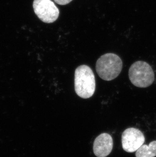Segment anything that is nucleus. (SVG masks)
Returning <instances> with one entry per match:
<instances>
[{
	"label": "nucleus",
	"mask_w": 156,
	"mask_h": 157,
	"mask_svg": "<svg viewBox=\"0 0 156 157\" xmlns=\"http://www.w3.org/2000/svg\"><path fill=\"white\" fill-rule=\"evenodd\" d=\"M123 68L121 58L115 53H108L99 58L96 64V70L103 80L110 81L118 77Z\"/></svg>",
	"instance_id": "f03ea898"
},
{
	"label": "nucleus",
	"mask_w": 156,
	"mask_h": 157,
	"mask_svg": "<svg viewBox=\"0 0 156 157\" xmlns=\"http://www.w3.org/2000/svg\"><path fill=\"white\" fill-rule=\"evenodd\" d=\"M113 148V140L109 134H101L94 140L93 153L96 157H107L112 152Z\"/></svg>",
	"instance_id": "423d86ee"
},
{
	"label": "nucleus",
	"mask_w": 156,
	"mask_h": 157,
	"mask_svg": "<svg viewBox=\"0 0 156 157\" xmlns=\"http://www.w3.org/2000/svg\"><path fill=\"white\" fill-rule=\"evenodd\" d=\"M129 78L135 86L145 88L153 84L155 80V73L147 63L136 61L130 67Z\"/></svg>",
	"instance_id": "7ed1b4c3"
},
{
	"label": "nucleus",
	"mask_w": 156,
	"mask_h": 157,
	"mask_svg": "<svg viewBox=\"0 0 156 157\" xmlns=\"http://www.w3.org/2000/svg\"><path fill=\"white\" fill-rule=\"evenodd\" d=\"M144 141V135L139 129L130 128L123 132L122 145L123 149L126 152H135L143 144Z\"/></svg>",
	"instance_id": "39448f33"
},
{
	"label": "nucleus",
	"mask_w": 156,
	"mask_h": 157,
	"mask_svg": "<svg viewBox=\"0 0 156 157\" xmlns=\"http://www.w3.org/2000/svg\"><path fill=\"white\" fill-rule=\"evenodd\" d=\"M75 90L83 99L91 97L95 91V76L90 67L82 65L77 67L75 72Z\"/></svg>",
	"instance_id": "f257e3e1"
},
{
	"label": "nucleus",
	"mask_w": 156,
	"mask_h": 157,
	"mask_svg": "<svg viewBox=\"0 0 156 157\" xmlns=\"http://www.w3.org/2000/svg\"><path fill=\"white\" fill-rule=\"evenodd\" d=\"M55 3L61 5H65L68 4L72 1V0H54Z\"/></svg>",
	"instance_id": "6e6552de"
},
{
	"label": "nucleus",
	"mask_w": 156,
	"mask_h": 157,
	"mask_svg": "<svg viewBox=\"0 0 156 157\" xmlns=\"http://www.w3.org/2000/svg\"><path fill=\"white\" fill-rule=\"evenodd\" d=\"M136 157H154L156 156V140L150 142L149 145H141L136 151Z\"/></svg>",
	"instance_id": "0eeeda50"
},
{
	"label": "nucleus",
	"mask_w": 156,
	"mask_h": 157,
	"mask_svg": "<svg viewBox=\"0 0 156 157\" xmlns=\"http://www.w3.org/2000/svg\"><path fill=\"white\" fill-rule=\"evenodd\" d=\"M33 8L37 17L45 23L54 22L59 17V9L51 0H34Z\"/></svg>",
	"instance_id": "20e7f679"
}]
</instances>
